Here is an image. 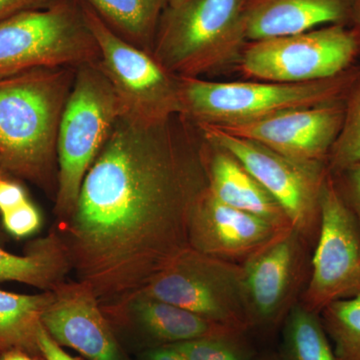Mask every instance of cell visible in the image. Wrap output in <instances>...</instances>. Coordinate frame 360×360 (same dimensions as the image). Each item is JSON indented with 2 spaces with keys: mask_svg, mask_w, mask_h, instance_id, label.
Returning a JSON list of instances; mask_svg holds the SVG:
<instances>
[{
  "mask_svg": "<svg viewBox=\"0 0 360 360\" xmlns=\"http://www.w3.org/2000/svg\"><path fill=\"white\" fill-rule=\"evenodd\" d=\"M193 129L180 115H123L85 175L71 236L101 292L146 288L191 248V214L207 186Z\"/></svg>",
  "mask_w": 360,
  "mask_h": 360,
  "instance_id": "obj_1",
  "label": "cell"
},
{
  "mask_svg": "<svg viewBox=\"0 0 360 360\" xmlns=\"http://www.w3.org/2000/svg\"><path fill=\"white\" fill-rule=\"evenodd\" d=\"M77 68H37L0 77V167L45 184L58 160L59 123Z\"/></svg>",
  "mask_w": 360,
  "mask_h": 360,
  "instance_id": "obj_2",
  "label": "cell"
},
{
  "mask_svg": "<svg viewBox=\"0 0 360 360\" xmlns=\"http://www.w3.org/2000/svg\"><path fill=\"white\" fill-rule=\"evenodd\" d=\"M359 75L360 66L354 65L338 77L303 84L179 78V115L194 127L245 124L284 111L345 101Z\"/></svg>",
  "mask_w": 360,
  "mask_h": 360,
  "instance_id": "obj_3",
  "label": "cell"
},
{
  "mask_svg": "<svg viewBox=\"0 0 360 360\" xmlns=\"http://www.w3.org/2000/svg\"><path fill=\"white\" fill-rule=\"evenodd\" d=\"M245 0H186L161 15L153 56L179 78H205L238 65L248 39Z\"/></svg>",
  "mask_w": 360,
  "mask_h": 360,
  "instance_id": "obj_4",
  "label": "cell"
},
{
  "mask_svg": "<svg viewBox=\"0 0 360 360\" xmlns=\"http://www.w3.org/2000/svg\"><path fill=\"white\" fill-rule=\"evenodd\" d=\"M98 60V46L80 0H58L0 22V77L37 68H77Z\"/></svg>",
  "mask_w": 360,
  "mask_h": 360,
  "instance_id": "obj_5",
  "label": "cell"
},
{
  "mask_svg": "<svg viewBox=\"0 0 360 360\" xmlns=\"http://www.w3.org/2000/svg\"><path fill=\"white\" fill-rule=\"evenodd\" d=\"M125 110L96 63L77 68L58 134V206L73 212L82 181Z\"/></svg>",
  "mask_w": 360,
  "mask_h": 360,
  "instance_id": "obj_6",
  "label": "cell"
},
{
  "mask_svg": "<svg viewBox=\"0 0 360 360\" xmlns=\"http://www.w3.org/2000/svg\"><path fill=\"white\" fill-rule=\"evenodd\" d=\"M194 127L201 139L233 155L283 208L296 231L315 245L321 227L322 189L330 174L326 161L293 160L219 127Z\"/></svg>",
  "mask_w": 360,
  "mask_h": 360,
  "instance_id": "obj_7",
  "label": "cell"
},
{
  "mask_svg": "<svg viewBox=\"0 0 360 360\" xmlns=\"http://www.w3.org/2000/svg\"><path fill=\"white\" fill-rule=\"evenodd\" d=\"M359 54L354 28L331 25L248 41L236 66L250 79L303 84L338 77L354 68Z\"/></svg>",
  "mask_w": 360,
  "mask_h": 360,
  "instance_id": "obj_8",
  "label": "cell"
},
{
  "mask_svg": "<svg viewBox=\"0 0 360 360\" xmlns=\"http://www.w3.org/2000/svg\"><path fill=\"white\" fill-rule=\"evenodd\" d=\"M144 295L234 330L250 331L243 265L191 248L151 281L144 288Z\"/></svg>",
  "mask_w": 360,
  "mask_h": 360,
  "instance_id": "obj_9",
  "label": "cell"
},
{
  "mask_svg": "<svg viewBox=\"0 0 360 360\" xmlns=\"http://www.w3.org/2000/svg\"><path fill=\"white\" fill-rule=\"evenodd\" d=\"M82 4L98 46L97 65L122 101L124 115L153 122L179 115V78L165 70L151 52L116 34L89 6Z\"/></svg>",
  "mask_w": 360,
  "mask_h": 360,
  "instance_id": "obj_10",
  "label": "cell"
},
{
  "mask_svg": "<svg viewBox=\"0 0 360 360\" xmlns=\"http://www.w3.org/2000/svg\"><path fill=\"white\" fill-rule=\"evenodd\" d=\"M360 293V231L329 174L322 189L321 227L300 303L319 314Z\"/></svg>",
  "mask_w": 360,
  "mask_h": 360,
  "instance_id": "obj_11",
  "label": "cell"
},
{
  "mask_svg": "<svg viewBox=\"0 0 360 360\" xmlns=\"http://www.w3.org/2000/svg\"><path fill=\"white\" fill-rule=\"evenodd\" d=\"M310 248L291 229L243 264L250 330L271 333L283 323L309 281Z\"/></svg>",
  "mask_w": 360,
  "mask_h": 360,
  "instance_id": "obj_12",
  "label": "cell"
},
{
  "mask_svg": "<svg viewBox=\"0 0 360 360\" xmlns=\"http://www.w3.org/2000/svg\"><path fill=\"white\" fill-rule=\"evenodd\" d=\"M290 229L225 205L206 186L191 214L189 245L203 255L243 265Z\"/></svg>",
  "mask_w": 360,
  "mask_h": 360,
  "instance_id": "obj_13",
  "label": "cell"
},
{
  "mask_svg": "<svg viewBox=\"0 0 360 360\" xmlns=\"http://www.w3.org/2000/svg\"><path fill=\"white\" fill-rule=\"evenodd\" d=\"M345 110V101L284 111L219 129L259 142L293 160L326 162L342 127Z\"/></svg>",
  "mask_w": 360,
  "mask_h": 360,
  "instance_id": "obj_14",
  "label": "cell"
},
{
  "mask_svg": "<svg viewBox=\"0 0 360 360\" xmlns=\"http://www.w3.org/2000/svg\"><path fill=\"white\" fill-rule=\"evenodd\" d=\"M40 322L56 342L89 360H120L115 336L86 290L68 291L56 302L51 300Z\"/></svg>",
  "mask_w": 360,
  "mask_h": 360,
  "instance_id": "obj_15",
  "label": "cell"
},
{
  "mask_svg": "<svg viewBox=\"0 0 360 360\" xmlns=\"http://www.w3.org/2000/svg\"><path fill=\"white\" fill-rule=\"evenodd\" d=\"M355 0H245L248 41L352 25Z\"/></svg>",
  "mask_w": 360,
  "mask_h": 360,
  "instance_id": "obj_16",
  "label": "cell"
},
{
  "mask_svg": "<svg viewBox=\"0 0 360 360\" xmlns=\"http://www.w3.org/2000/svg\"><path fill=\"white\" fill-rule=\"evenodd\" d=\"M198 137L207 188L215 198L284 229H292L283 208L233 155L205 141L200 134Z\"/></svg>",
  "mask_w": 360,
  "mask_h": 360,
  "instance_id": "obj_17",
  "label": "cell"
},
{
  "mask_svg": "<svg viewBox=\"0 0 360 360\" xmlns=\"http://www.w3.org/2000/svg\"><path fill=\"white\" fill-rule=\"evenodd\" d=\"M136 314L142 328L149 338L160 343L158 347L206 336L241 333L208 321L189 310L146 295L136 303Z\"/></svg>",
  "mask_w": 360,
  "mask_h": 360,
  "instance_id": "obj_18",
  "label": "cell"
},
{
  "mask_svg": "<svg viewBox=\"0 0 360 360\" xmlns=\"http://www.w3.org/2000/svg\"><path fill=\"white\" fill-rule=\"evenodd\" d=\"M112 32L153 53L167 0H82Z\"/></svg>",
  "mask_w": 360,
  "mask_h": 360,
  "instance_id": "obj_19",
  "label": "cell"
},
{
  "mask_svg": "<svg viewBox=\"0 0 360 360\" xmlns=\"http://www.w3.org/2000/svg\"><path fill=\"white\" fill-rule=\"evenodd\" d=\"M51 298L0 290V352L7 349L39 352L37 329Z\"/></svg>",
  "mask_w": 360,
  "mask_h": 360,
  "instance_id": "obj_20",
  "label": "cell"
},
{
  "mask_svg": "<svg viewBox=\"0 0 360 360\" xmlns=\"http://www.w3.org/2000/svg\"><path fill=\"white\" fill-rule=\"evenodd\" d=\"M281 359L338 360L324 330L321 315L297 302L284 319Z\"/></svg>",
  "mask_w": 360,
  "mask_h": 360,
  "instance_id": "obj_21",
  "label": "cell"
},
{
  "mask_svg": "<svg viewBox=\"0 0 360 360\" xmlns=\"http://www.w3.org/2000/svg\"><path fill=\"white\" fill-rule=\"evenodd\" d=\"M322 326L338 360H360V293L322 309Z\"/></svg>",
  "mask_w": 360,
  "mask_h": 360,
  "instance_id": "obj_22",
  "label": "cell"
},
{
  "mask_svg": "<svg viewBox=\"0 0 360 360\" xmlns=\"http://www.w3.org/2000/svg\"><path fill=\"white\" fill-rule=\"evenodd\" d=\"M326 163L331 175L360 165V75L345 99L342 127Z\"/></svg>",
  "mask_w": 360,
  "mask_h": 360,
  "instance_id": "obj_23",
  "label": "cell"
},
{
  "mask_svg": "<svg viewBox=\"0 0 360 360\" xmlns=\"http://www.w3.org/2000/svg\"><path fill=\"white\" fill-rule=\"evenodd\" d=\"M53 255L44 248L16 255L0 248V283L15 281L46 288L53 281Z\"/></svg>",
  "mask_w": 360,
  "mask_h": 360,
  "instance_id": "obj_24",
  "label": "cell"
},
{
  "mask_svg": "<svg viewBox=\"0 0 360 360\" xmlns=\"http://www.w3.org/2000/svg\"><path fill=\"white\" fill-rule=\"evenodd\" d=\"M245 333L206 336L170 345L187 360H252L255 350Z\"/></svg>",
  "mask_w": 360,
  "mask_h": 360,
  "instance_id": "obj_25",
  "label": "cell"
},
{
  "mask_svg": "<svg viewBox=\"0 0 360 360\" xmlns=\"http://www.w3.org/2000/svg\"><path fill=\"white\" fill-rule=\"evenodd\" d=\"M1 215L7 232L18 238L34 233L41 224L39 210L30 200Z\"/></svg>",
  "mask_w": 360,
  "mask_h": 360,
  "instance_id": "obj_26",
  "label": "cell"
},
{
  "mask_svg": "<svg viewBox=\"0 0 360 360\" xmlns=\"http://www.w3.org/2000/svg\"><path fill=\"white\" fill-rule=\"evenodd\" d=\"M341 198L354 215L360 231V165L333 175Z\"/></svg>",
  "mask_w": 360,
  "mask_h": 360,
  "instance_id": "obj_27",
  "label": "cell"
},
{
  "mask_svg": "<svg viewBox=\"0 0 360 360\" xmlns=\"http://www.w3.org/2000/svg\"><path fill=\"white\" fill-rule=\"evenodd\" d=\"M27 200L23 187L13 180L7 179L6 174L0 176V213L4 214L18 207Z\"/></svg>",
  "mask_w": 360,
  "mask_h": 360,
  "instance_id": "obj_28",
  "label": "cell"
},
{
  "mask_svg": "<svg viewBox=\"0 0 360 360\" xmlns=\"http://www.w3.org/2000/svg\"><path fill=\"white\" fill-rule=\"evenodd\" d=\"M37 345L44 360H77L66 354L60 345L47 333L41 322H39L37 329Z\"/></svg>",
  "mask_w": 360,
  "mask_h": 360,
  "instance_id": "obj_29",
  "label": "cell"
},
{
  "mask_svg": "<svg viewBox=\"0 0 360 360\" xmlns=\"http://www.w3.org/2000/svg\"><path fill=\"white\" fill-rule=\"evenodd\" d=\"M58 0H0V22L16 14L44 8Z\"/></svg>",
  "mask_w": 360,
  "mask_h": 360,
  "instance_id": "obj_30",
  "label": "cell"
},
{
  "mask_svg": "<svg viewBox=\"0 0 360 360\" xmlns=\"http://www.w3.org/2000/svg\"><path fill=\"white\" fill-rule=\"evenodd\" d=\"M146 360H187L184 355L180 354L176 349L170 345L156 347L149 350Z\"/></svg>",
  "mask_w": 360,
  "mask_h": 360,
  "instance_id": "obj_31",
  "label": "cell"
},
{
  "mask_svg": "<svg viewBox=\"0 0 360 360\" xmlns=\"http://www.w3.org/2000/svg\"><path fill=\"white\" fill-rule=\"evenodd\" d=\"M0 360H39L37 357L32 356L30 352H25V350L18 349V348H13V349L4 350L0 354Z\"/></svg>",
  "mask_w": 360,
  "mask_h": 360,
  "instance_id": "obj_32",
  "label": "cell"
},
{
  "mask_svg": "<svg viewBox=\"0 0 360 360\" xmlns=\"http://www.w3.org/2000/svg\"><path fill=\"white\" fill-rule=\"evenodd\" d=\"M350 26L356 32L360 40V0H355Z\"/></svg>",
  "mask_w": 360,
  "mask_h": 360,
  "instance_id": "obj_33",
  "label": "cell"
},
{
  "mask_svg": "<svg viewBox=\"0 0 360 360\" xmlns=\"http://www.w3.org/2000/svg\"><path fill=\"white\" fill-rule=\"evenodd\" d=\"M252 360H283L281 355L276 354H257Z\"/></svg>",
  "mask_w": 360,
  "mask_h": 360,
  "instance_id": "obj_34",
  "label": "cell"
},
{
  "mask_svg": "<svg viewBox=\"0 0 360 360\" xmlns=\"http://www.w3.org/2000/svg\"><path fill=\"white\" fill-rule=\"evenodd\" d=\"M186 0H167V7L176 6L184 4Z\"/></svg>",
  "mask_w": 360,
  "mask_h": 360,
  "instance_id": "obj_35",
  "label": "cell"
},
{
  "mask_svg": "<svg viewBox=\"0 0 360 360\" xmlns=\"http://www.w3.org/2000/svg\"><path fill=\"white\" fill-rule=\"evenodd\" d=\"M4 174H4V170H2L1 167H0V176H1V175H4Z\"/></svg>",
  "mask_w": 360,
  "mask_h": 360,
  "instance_id": "obj_36",
  "label": "cell"
},
{
  "mask_svg": "<svg viewBox=\"0 0 360 360\" xmlns=\"http://www.w3.org/2000/svg\"><path fill=\"white\" fill-rule=\"evenodd\" d=\"M0 354H1V352H0Z\"/></svg>",
  "mask_w": 360,
  "mask_h": 360,
  "instance_id": "obj_37",
  "label": "cell"
}]
</instances>
